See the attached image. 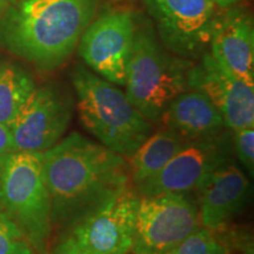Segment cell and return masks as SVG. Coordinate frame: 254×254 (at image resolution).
I'll use <instances>...</instances> for the list:
<instances>
[{
	"mask_svg": "<svg viewBox=\"0 0 254 254\" xmlns=\"http://www.w3.org/2000/svg\"><path fill=\"white\" fill-rule=\"evenodd\" d=\"M53 228L62 230L127 187V159L73 132L43 153Z\"/></svg>",
	"mask_w": 254,
	"mask_h": 254,
	"instance_id": "obj_1",
	"label": "cell"
},
{
	"mask_svg": "<svg viewBox=\"0 0 254 254\" xmlns=\"http://www.w3.org/2000/svg\"><path fill=\"white\" fill-rule=\"evenodd\" d=\"M97 0H24L1 26L11 52L44 69L63 65L91 24Z\"/></svg>",
	"mask_w": 254,
	"mask_h": 254,
	"instance_id": "obj_2",
	"label": "cell"
},
{
	"mask_svg": "<svg viewBox=\"0 0 254 254\" xmlns=\"http://www.w3.org/2000/svg\"><path fill=\"white\" fill-rule=\"evenodd\" d=\"M72 84L79 119L98 142L114 153L129 158L153 131L148 122L112 82L78 65Z\"/></svg>",
	"mask_w": 254,
	"mask_h": 254,
	"instance_id": "obj_3",
	"label": "cell"
},
{
	"mask_svg": "<svg viewBox=\"0 0 254 254\" xmlns=\"http://www.w3.org/2000/svg\"><path fill=\"white\" fill-rule=\"evenodd\" d=\"M192 64L168 53L146 27L135 30L125 82L127 98L148 122L159 124L171 101L190 90L187 73Z\"/></svg>",
	"mask_w": 254,
	"mask_h": 254,
	"instance_id": "obj_4",
	"label": "cell"
},
{
	"mask_svg": "<svg viewBox=\"0 0 254 254\" xmlns=\"http://www.w3.org/2000/svg\"><path fill=\"white\" fill-rule=\"evenodd\" d=\"M0 204L32 250L45 253L53 225L43 153L14 151L0 158Z\"/></svg>",
	"mask_w": 254,
	"mask_h": 254,
	"instance_id": "obj_5",
	"label": "cell"
},
{
	"mask_svg": "<svg viewBox=\"0 0 254 254\" xmlns=\"http://www.w3.org/2000/svg\"><path fill=\"white\" fill-rule=\"evenodd\" d=\"M139 195L132 186L60 230L53 254L132 252Z\"/></svg>",
	"mask_w": 254,
	"mask_h": 254,
	"instance_id": "obj_6",
	"label": "cell"
},
{
	"mask_svg": "<svg viewBox=\"0 0 254 254\" xmlns=\"http://www.w3.org/2000/svg\"><path fill=\"white\" fill-rule=\"evenodd\" d=\"M201 227L196 202L187 193L139 196L134 254H166Z\"/></svg>",
	"mask_w": 254,
	"mask_h": 254,
	"instance_id": "obj_7",
	"label": "cell"
},
{
	"mask_svg": "<svg viewBox=\"0 0 254 254\" xmlns=\"http://www.w3.org/2000/svg\"><path fill=\"white\" fill-rule=\"evenodd\" d=\"M233 154L230 128L217 135L185 141L160 172L134 187V190L139 196L187 193L195 190L209 173L233 160Z\"/></svg>",
	"mask_w": 254,
	"mask_h": 254,
	"instance_id": "obj_8",
	"label": "cell"
},
{
	"mask_svg": "<svg viewBox=\"0 0 254 254\" xmlns=\"http://www.w3.org/2000/svg\"><path fill=\"white\" fill-rule=\"evenodd\" d=\"M73 99L52 85L36 87L9 125L14 150L44 153L67 131Z\"/></svg>",
	"mask_w": 254,
	"mask_h": 254,
	"instance_id": "obj_9",
	"label": "cell"
},
{
	"mask_svg": "<svg viewBox=\"0 0 254 254\" xmlns=\"http://www.w3.org/2000/svg\"><path fill=\"white\" fill-rule=\"evenodd\" d=\"M135 30L129 12H106L84 31L78 43L79 55L95 74L124 86Z\"/></svg>",
	"mask_w": 254,
	"mask_h": 254,
	"instance_id": "obj_10",
	"label": "cell"
},
{
	"mask_svg": "<svg viewBox=\"0 0 254 254\" xmlns=\"http://www.w3.org/2000/svg\"><path fill=\"white\" fill-rule=\"evenodd\" d=\"M164 45L184 59L202 56L211 40L217 5L213 0H145Z\"/></svg>",
	"mask_w": 254,
	"mask_h": 254,
	"instance_id": "obj_11",
	"label": "cell"
},
{
	"mask_svg": "<svg viewBox=\"0 0 254 254\" xmlns=\"http://www.w3.org/2000/svg\"><path fill=\"white\" fill-rule=\"evenodd\" d=\"M190 90L204 93L217 107L227 128L254 126V86L222 68L211 53L205 52L187 73Z\"/></svg>",
	"mask_w": 254,
	"mask_h": 254,
	"instance_id": "obj_12",
	"label": "cell"
},
{
	"mask_svg": "<svg viewBox=\"0 0 254 254\" xmlns=\"http://www.w3.org/2000/svg\"><path fill=\"white\" fill-rule=\"evenodd\" d=\"M201 227L219 230L231 224L250 202L252 184L233 160L217 168L196 186Z\"/></svg>",
	"mask_w": 254,
	"mask_h": 254,
	"instance_id": "obj_13",
	"label": "cell"
},
{
	"mask_svg": "<svg viewBox=\"0 0 254 254\" xmlns=\"http://www.w3.org/2000/svg\"><path fill=\"white\" fill-rule=\"evenodd\" d=\"M209 44L212 57L222 68L254 86V31L249 15L230 11L215 20Z\"/></svg>",
	"mask_w": 254,
	"mask_h": 254,
	"instance_id": "obj_14",
	"label": "cell"
},
{
	"mask_svg": "<svg viewBox=\"0 0 254 254\" xmlns=\"http://www.w3.org/2000/svg\"><path fill=\"white\" fill-rule=\"evenodd\" d=\"M160 123L185 141L217 135L227 129L217 107L204 93L195 90H187L174 98Z\"/></svg>",
	"mask_w": 254,
	"mask_h": 254,
	"instance_id": "obj_15",
	"label": "cell"
},
{
	"mask_svg": "<svg viewBox=\"0 0 254 254\" xmlns=\"http://www.w3.org/2000/svg\"><path fill=\"white\" fill-rule=\"evenodd\" d=\"M184 144L185 140L165 126L152 132L138 150L127 158L133 189L160 172Z\"/></svg>",
	"mask_w": 254,
	"mask_h": 254,
	"instance_id": "obj_16",
	"label": "cell"
},
{
	"mask_svg": "<svg viewBox=\"0 0 254 254\" xmlns=\"http://www.w3.org/2000/svg\"><path fill=\"white\" fill-rule=\"evenodd\" d=\"M33 78L12 64H0V123L9 126L36 88Z\"/></svg>",
	"mask_w": 254,
	"mask_h": 254,
	"instance_id": "obj_17",
	"label": "cell"
},
{
	"mask_svg": "<svg viewBox=\"0 0 254 254\" xmlns=\"http://www.w3.org/2000/svg\"><path fill=\"white\" fill-rule=\"evenodd\" d=\"M166 254H232L217 230L200 227Z\"/></svg>",
	"mask_w": 254,
	"mask_h": 254,
	"instance_id": "obj_18",
	"label": "cell"
},
{
	"mask_svg": "<svg viewBox=\"0 0 254 254\" xmlns=\"http://www.w3.org/2000/svg\"><path fill=\"white\" fill-rule=\"evenodd\" d=\"M0 254H34L18 225L0 204Z\"/></svg>",
	"mask_w": 254,
	"mask_h": 254,
	"instance_id": "obj_19",
	"label": "cell"
},
{
	"mask_svg": "<svg viewBox=\"0 0 254 254\" xmlns=\"http://www.w3.org/2000/svg\"><path fill=\"white\" fill-rule=\"evenodd\" d=\"M232 131V129H231ZM233 152L239 163L251 177L254 173V126L241 127L232 131Z\"/></svg>",
	"mask_w": 254,
	"mask_h": 254,
	"instance_id": "obj_20",
	"label": "cell"
},
{
	"mask_svg": "<svg viewBox=\"0 0 254 254\" xmlns=\"http://www.w3.org/2000/svg\"><path fill=\"white\" fill-rule=\"evenodd\" d=\"M14 141L9 126L0 123V158L14 152Z\"/></svg>",
	"mask_w": 254,
	"mask_h": 254,
	"instance_id": "obj_21",
	"label": "cell"
},
{
	"mask_svg": "<svg viewBox=\"0 0 254 254\" xmlns=\"http://www.w3.org/2000/svg\"><path fill=\"white\" fill-rule=\"evenodd\" d=\"M215 2V5L219 6V7H222V8H227L230 7V6H233L234 4H237V2H239L240 0H213Z\"/></svg>",
	"mask_w": 254,
	"mask_h": 254,
	"instance_id": "obj_22",
	"label": "cell"
},
{
	"mask_svg": "<svg viewBox=\"0 0 254 254\" xmlns=\"http://www.w3.org/2000/svg\"><path fill=\"white\" fill-rule=\"evenodd\" d=\"M6 6H7V0H0V17L4 13Z\"/></svg>",
	"mask_w": 254,
	"mask_h": 254,
	"instance_id": "obj_23",
	"label": "cell"
},
{
	"mask_svg": "<svg viewBox=\"0 0 254 254\" xmlns=\"http://www.w3.org/2000/svg\"><path fill=\"white\" fill-rule=\"evenodd\" d=\"M18 1H24V0H18Z\"/></svg>",
	"mask_w": 254,
	"mask_h": 254,
	"instance_id": "obj_24",
	"label": "cell"
}]
</instances>
